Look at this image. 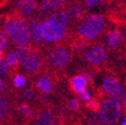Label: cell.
I'll list each match as a JSON object with an SVG mask.
<instances>
[{
    "instance_id": "obj_16",
    "label": "cell",
    "mask_w": 126,
    "mask_h": 125,
    "mask_svg": "<svg viewBox=\"0 0 126 125\" xmlns=\"http://www.w3.org/2000/svg\"><path fill=\"white\" fill-rule=\"evenodd\" d=\"M18 22H19V18H17V17H11V18L7 19V21L5 23V31H6V33L8 35H10L11 37L15 33V31L17 30Z\"/></svg>"
},
{
    "instance_id": "obj_14",
    "label": "cell",
    "mask_w": 126,
    "mask_h": 125,
    "mask_svg": "<svg viewBox=\"0 0 126 125\" xmlns=\"http://www.w3.org/2000/svg\"><path fill=\"white\" fill-rule=\"evenodd\" d=\"M71 86L76 92H81L85 89L86 86V78L83 76H75L71 79Z\"/></svg>"
},
{
    "instance_id": "obj_22",
    "label": "cell",
    "mask_w": 126,
    "mask_h": 125,
    "mask_svg": "<svg viewBox=\"0 0 126 125\" xmlns=\"http://www.w3.org/2000/svg\"><path fill=\"white\" fill-rule=\"evenodd\" d=\"M10 46V39L6 35V33L0 31V50L1 49H7Z\"/></svg>"
},
{
    "instance_id": "obj_9",
    "label": "cell",
    "mask_w": 126,
    "mask_h": 125,
    "mask_svg": "<svg viewBox=\"0 0 126 125\" xmlns=\"http://www.w3.org/2000/svg\"><path fill=\"white\" fill-rule=\"evenodd\" d=\"M48 22H50L51 24L62 28V29H66L67 28V24H68V16L66 12L64 11H58L55 12L53 14H51V16L47 20Z\"/></svg>"
},
{
    "instance_id": "obj_10",
    "label": "cell",
    "mask_w": 126,
    "mask_h": 125,
    "mask_svg": "<svg viewBox=\"0 0 126 125\" xmlns=\"http://www.w3.org/2000/svg\"><path fill=\"white\" fill-rule=\"evenodd\" d=\"M18 10L22 17H27L35 9L36 2L35 0H18L17 2Z\"/></svg>"
},
{
    "instance_id": "obj_5",
    "label": "cell",
    "mask_w": 126,
    "mask_h": 125,
    "mask_svg": "<svg viewBox=\"0 0 126 125\" xmlns=\"http://www.w3.org/2000/svg\"><path fill=\"white\" fill-rule=\"evenodd\" d=\"M40 32L43 40L48 42H57L64 38L66 35V29L59 28L48 21H44L40 24Z\"/></svg>"
},
{
    "instance_id": "obj_8",
    "label": "cell",
    "mask_w": 126,
    "mask_h": 125,
    "mask_svg": "<svg viewBox=\"0 0 126 125\" xmlns=\"http://www.w3.org/2000/svg\"><path fill=\"white\" fill-rule=\"evenodd\" d=\"M66 4V0H41L39 3V11L42 13H50L54 10L61 9Z\"/></svg>"
},
{
    "instance_id": "obj_27",
    "label": "cell",
    "mask_w": 126,
    "mask_h": 125,
    "mask_svg": "<svg viewBox=\"0 0 126 125\" xmlns=\"http://www.w3.org/2000/svg\"><path fill=\"white\" fill-rule=\"evenodd\" d=\"M7 71H8V66L6 62H4L3 60H0V75L7 74Z\"/></svg>"
},
{
    "instance_id": "obj_21",
    "label": "cell",
    "mask_w": 126,
    "mask_h": 125,
    "mask_svg": "<svg viewBox=\"0 0 126 125\" xmlns=\"http://www.w3.org/2000/svg\"><path fill=\"white\" fill-rule=\"evenodd\" d=\"M88 123L89 125H106L104 121L101 119L100 115L97 113H92L88 117Z\"/></svg>"
},
{
    "instance_id": "obj_2",
    "label": "cell",
    "mask_w": 126,
    "mask_h": 125,
    "mask_svg": "<svg viewBox=\"0 0 126 125\" xmlns=\"http://www.w3.org/2000/svg\"><path fill=\"white\" fill-rule=\"evenodd\" d=\"M104 29V20L99 15H90L79 25L78 32L85 40L96 39Z\"/></svg>"
},
{
    "instance_id": "obj_12",
    "label": "cell",
    "mask_w": 126,
    "mask_h": 125,
    "mask_svg": "<svg viewBox=\"0 0 126 125\" xmlns=\"http://www.w3.org/2000/svg\"><path fill=\"white\" fill-rule=\"evenodd\" d=\"M103 88L107 93L111 94L112 96H116V95L120 94V93H122L121 85L117 81L111 79V78H106V79L104 80Z\"/></svg>"
},
{
    "instance_id": "obj_15",
    "label": "cell",
    "mask_w": 126,
    "mask_h": 125,
    "mask_svg": "<svg viewBox=\"0 0 126 125\" xmlns=\"http://www.w3.org/2000/svg\"><path fill=\"white\" fill-rule=\"evenodd\" d=\"M37 87L39 90H41L45 93H50L53 89L51 80L48 76H42L37 82Z\"/></svg>"
},
{
    "instance_id": "obj_6",
    "label": "cell",
    "mask_w": 126,
    "mask_h": 125,
    "mask_svg": "<svg viewBox=\"0 0 126 125\" xmlns=\"http://www.w3.org/2000/svg\"><path fill=\"white\" fill-rule=\"evenodd\" d=\"M14 44L18 48H25L29 45L31 41V35H30V27L29 23L25 19H20L18 22L17 30L12 36Z\"/></svg>"
},
{
    "instance_id": "obj_30",
    "label": "cell",
    "mask_w": 126,
    "mask_h": 125,
    "mask_svg": "<svg viewBox=\"0 0 126 125\" xmlns=\"http://www.w3.org/2000/svg\"><path fill=\"white\" fill-rule=\"evenodd\" d=\"M69 105H70V108L71 109H73V110H77L78 107H79V102H78V100L72 99V100H70Z\"/></svg>"
},
{
    "instance_id": "obj_29",
    "label": "cell",
    "mask_w": 126,
    "mask_h": 125,
    "mask_svg": "<svg viewBox=\"0 0 126 125\" xmlns=\"http://www.w3.org/2000/svg\"><path fill=\"white\" fill-rule=\"evenodd\" d=\"M100 3V0H85V4L88 7H93L96 6L97 4Z\"/></svg>"
},
{
    "instance_id": "obj_25",
    "label": "cell",
    "mask_w": 126,
    "mask_h": 125,
    "mask_svg": "<svg viewBox=\"0 0 126 125\" xmlns=\"http://www.w3.org/2000/svg\"><path fill=\"white\" fill-rule=\"evenodd\" d=\"M86 107L88 109H90L93 112H97V110L99 109V103L96 99H90L88 100V102L86 103Z\"/></svg>"
},
{
    "instance_id": "obj_19",
    "label": "cell",
    "mask_w": 126,
    "mask_h": 125,
    "mask_svg": "<svg viewBox=\"0 0 126 125\" xmlns=\"http://www.w3.org/2000/svg\"><path fill=\"white\" fill-rule=\"evenodd\" d=\"M83 9L81 6H72L68 9V11L66 12L67 16H68V19L69 18H73V19H79L81 17V15L83 13Z\"/></svg>"
},
{
    "instance_id": "obj_18",
    "label": "cell",
    "mask_w": 126,
    "mask_h": 125,
    "mask_svg": "<svg viewBox=\"0 0 126 125\" xmlns=\"http://www.w3.org/2000/svg\"><path fill=\"white\" fill-rule=\"evenodd\" d=\"M120 39H121V36H120L119 31H112V32L110 33L109 37H108L109 48H110V49L115 48L116 46L120 43Z\"/></svg>"
},
{
    "instance_id": "obj_13",
    "label": "cell",
    "mask_w": 126,
    "mask_h": 125,
    "mask_svg": "<svg viewBox=\"0 0 126 125\" xmlns=\"http://www.w3.org/2000/svg\"><path fill=\"white\" fill-rule=\"evenodd\" d=\"M34 125H55L53 114L48 110L41 111L34 120Z\"/></svg>"
},
{
    "instance_id": "obj_31",
    "label": "cell",
    "mask_w": 126,
    "mask_h": 125,
    "mask_svg": "<svg viewBox=\"0 0 126 125\" xmlns=\"http://www.w3.org/2000/svg\"><path fill=\"white\" fill-rule=\"evenodd\" d=\"M121 125H126V121H125V119L122 121V123H121Z\"/></svg>"
},
{
    "instance_id": "obj_23",
    "label": "cell",
    "mask_w": 126,
    "mask_h": 125,
    "mask_svg": "<svg viewBox=\"0 0 126 125\" xmlns=\"http://www.w3.org/2000/svg\"><path fill=\"white\" fill-rule=\"evenodd\" d=\"M6 62L10 66H17L18 64V58L15 53H10L6 56Z\"/></svg>"
},
{
    "instance_id": "obj_3",
    "label": "cell",
    "mask_w": 126,
    "mask_h": 125,
    "mask_svg": "<svg viewBox=\"0 0 126 125\" xmlns=\"http://www.w3.org/2000/svg\"><path fill=\"white\" fill-rule=\"evenodd\" d=\"M121 105L114 98L106 99L100 107V117L107 125H115L121 116Z\"/></svg>"
},
{
    "instance_id": "obj_7",
    "label": "cell",
    "mask_w": 126,
    "mask_h": 125,
    "mask_svg": "<svg viewBox=\"0 0 126 125\" xmlns=\"http://www.w3.org/2000/svg\"><path fill=\"white\" fill-rule=\"evenodd\" d=\"M106 58H107L106 51L101 46H94L93 48L88 50L84 55V59L94 65L102 63V62L106 60Z\"/></svg>"
},
{
    "instance_id": "obj_32",
    "label": "cell",
    "mask_w": 126,
    "mask_h": 125,
    "mask_svg": "<svg viewBox=\"0 0 126 125\" xmlns=\"http://www.w3.org/2000/svg\"><path fill=\"white\" fill-rule=\"evenodd\" d=\"M1 58H2V51L0 50V60H1Z\"/></svg>"
},
{
    "instance_id": "obj_26",
    "label": "cell",
    "mask_w": 126,
    "mask_h": 125,
    "mask_svg": "<svg viewBox=\"0 0 126 125\" xmlns=\"http://www.w3.org/2000/svg\"><path fill=\"white\" fill-rule=\"evenodd\" d=\"M26 84V79L24 77L20 76V75H17L16 77L14 78V85L16 87H22Z\"/></svg>"
},
{
    "instance_id": "obj_1",
    "label": "cell",
    "mask_w": 126,
    "mask_h": 125,
    "mask_svg": "<svg viewBox=\"0 0 126 125\" xmlns=\"http://www.w3.org/2000/svg\"><path fill=\"white\" fill-rule=\"evenodd\" d=\"M15 54L17 55L18 61H20L24 70L28 73L34 74L40 70L43 60L39 51L30 47H25L18 48Z\"/></svg>"
},
{
    "instance_id": "obj_20",
    "label": "cell",
    "mask_w": 126,
    "mask_h": 125,
    "mask_svg": "<svg viewBox=\"0 0 126 125\" xmlns=\"http://www.w3.org/2000/svg\"><path fill=\"white\" fill-rule=\"evenodd\" d=\"M19 112L26 118L28 119H32L34 117V111L33 109L31 108L29 105L27 104H21L19 106Z\"/></svg>"
},
{
    "instance_id": "obj_11",
    "label": "cell",
    "mask_w": 126,
    "mask_h": 125,
    "mask_svg": "<svg viewBox=\"0 0 126 125\" xmlns=\"http://www.w3.org/2000/svg\"><path fill=\"white\" fill-rule=\"evenodd\" d=\"M40 20L39 19H33L31 20V23L29 25L30 27V35L33 40V43L35 45H40L43 42L41 32H40Z\"/></svg>"
},
{
    "instance_id": "obj_24",
    "label": "cell",
    "mask_w": 126,
    "mask_h": 125,
    "mask_svg": "<svg viewBox=\"0 0 126 125\" xmlns=\"http://www.w3.org/2000/svg\"><path fill=\"white\" fill-rule=\"evenodd\" d=\"M21 95H22V97L24 99L31 100V99H33V97H34V90H33V88H31V87L26 88V89L22 90Z\"/></svg>"
},
{
    "instance_id": "obj_33",
    "label": "cell",
    "mask_w": 126,
    "mask_h": 125,
    "mask_svg": "<svg viewBox=\"0 0 126 125\" xmlns=\"http://www.w3.org/2000/svg\"><path fill=\"white\" fill-rule=\"evenodd\" d=\"M2 85V82H1V79H0V86H1Z\"/></svg>"
},
{
    "instance_id": "obj_4",
    "label": "cell",
    "mask_w": 126,
    "mask_h": 125,
    "mask_svg": "<svg viewBox=\"0 0 126 125\" xmlns=\"http://www.w3.org/2000/svg\"><path fill=\"white\" fill-rule=\"evenodd\" d=\"M71 60V52L67 47L57 46L47 54V62L54 68L65 67Z\"/></svg>"
},
{
    "instance_id": "obj_28",
    "label": "cell",
    "mask_w": 126,
    "mask_h": 125,
    "mask_svg": "<svg viewBox=\"0 0 126 125\" xmlns=\"http://www.w3.org/2000/svg\"><path fill=\"white\" fill-rule=\"evenodd\" d=\"M79 98L81 100H84V101H88L90 100V94H89V92L88 90H83L81 92H79Z\"/></svg>"
},
{
    "instance_id": "obj_17",
    "label": "cell",
    "mask_w": 126,
    "mask_h": 125,
    "mask_svg": "<svg viewBox=\"0 0 126 125\" xmlns=\"http://www.w3.org/2000/svg\"><path fill=\"white\" fill-rule=\"evenodd\" d=\"M9 109H10V106L7 99L0 95V122L6 118L9 112Z\"/></svg>"
}]
</instances>
